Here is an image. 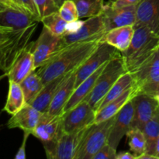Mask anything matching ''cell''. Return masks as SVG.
<instances>
[{
	"label": "cell",
	"instance_id": "1",
	"mask_svg": "<svg viewBox=\"0 0 159 159\" xmlns=\"http://www.w3.org/2000/svg\"><path fill=\"white\" fill-rule=\"evenodd\" d=\"M106 34V33H105ZM105 34L72 43L57 51L37 70L43 84L78 69L103 40Z\"/></svg>",
	"mask_w": 159,
	"mask_h": 159
},
{
	"label": "cell",
	"instance_id": "2",
	"mask_svg": "<svg viewBox=\"0 0 159 159\" xmlns=\"http://www.w3.org/2000/svg\"><path fill=\"white\" fill-rule=\"evenodd\" d=\"M134 29L130 46L121 52L126 69L130 73L134 71L159 47V34L151 28L143 26Z\"/></svg>",
	"mask_w": 159,
	"mask_h": 159
},
{
	"label": "cell",
	"instance_id": "3",
	"mask_svg": "<svg viewBox=\"0 0 159 159\" xmlns=\"http://www.w3.org/2000/svg\"><path fill=\"white\" fill-rule=\"evenodd\" d=\"M127 72L121 54L108 61L101 71L91 93L84 100L87 101L93 110L97 111L99 104L116 81Z\"/></svg>",
	"mask_w": 159,
	"mask_h": 159
},
{
	"label": "cell",
	"instance_id": "4",
	"mask_svg": "<svg viewBox=\"0 0 159 159\" xmlns=\"http://www.w3.org/2000/svg\"><path fill=\"white\" fill-rule=\"evenodd\" d=\"M115 116L102 122L95 123L89 127L81 141L75 159H92L108 143Z\"/></svg>",
	"mask_w": 159,
	"mask_h": 159
},
{
	"label": "cell",
	"instance_id": "5",
	"mask_svg": "<svg viewBox=\"0 0 159 159\" xmlns=\"http://www.w3.org/2000/svg\"><path fill=\"white\" fill-rule=\"evenodd\" d=\"M134 94H146L153 97L155 88L159 83V47L134 71Z\"/></svg>",
	"mask_w": 159,
	"mask_h": 159
},
{
	"label": "cell",
	"instance_id": "6",
	"mask_svg": "<svg viewBox=\"0 0 159 159\" xmlns=\"http://www.w3.org/2000/svg\"><path fill=\"white\" fill-rule=\"evenodd\" d=\"M36 22L29 27L16 31L7 40L0 44V71L7 72L20 52L30 43L37 27Z\"/></svg>",
	"mask_w": 159,
	"mask_h": 159
},
{
	"label": "cell",
	"instance_id": "7",
	"mask_svg": "<svg viewBox=\"0 0 159 159\" xmlns=\"http://www.w3.org/2000/svg\"><path fill=\"white\" fill-rule=\"evenodd\" d=\"M63 115L51 116L47 112L42 113L40 119L32 135L43 144L47 157L52 152L56 142L64 133L62 127Z\"/></svg>",
	"mask_w": 159,
	"mask_h": 159
},
{
	"label": "cell",
	"instance_id": "8",
	"mask_svg": "<svg viewBox=\"0 0 159 159\" xmlns=\"http://www.w3.org/2000/svg\"><path fill=\"white\" fill-rule=\"evenodd\" d=\"M120 54L117 49L102 40L94 52L76 70L75 89L99 68Z\"/></svg>",
	"mask_w": 159,
	"mask_h": 159
},
{
	"label": "cell",
	"instance_id": "9",
	"mask_svg": "<svg viewBox=\"0 0 159 159\" xmlns=\"http://www.w3.org/2000/svg\"><path fill=\"white\" fill-rule=\"evenodd\" d=\"M61 49V37L54 35L48 28L43 26L38 38L32 44L36 69L46 63Z\"/></svg>",
	"mask_w": 159,
	"mask_h": 159
},
{
	"label": "cell",
	"instance_id": "10",
	"mask_svg": "<svg viewBox=\"0 0 159 159\" xmlns=\"http://www.w3.org/2000/svg\"><path fill=\"white\" fill-rule=\"evenodd\" d=\"M96 111L87 101L83 100L63 114L64 133H71L95 124Z\"/></svg>",
	"mask_w": 159,
	"mask_h": 159
},
{
	"label": "cell",
	"instance_id": "11",
	"mask_svg": "<svg viewBox=\"0 0 159 159\" xmlns=\"http://www.w3.org/2000/svg\"><path fill=\"white\" fill-rule=\"evenodd\" d=\"M106 32L105 24L101 14L87 18L77 31L61 36V49L68 45L94 38Z\"/></svg>",
	"mask_w": 159,
	"mask_h": 159
},
{
	"label": "cell",
	"instance_id": "12",
	"mask_svg": "<svg viewBox=\"0 0 159 159\" xmlns=\"http://www.w3.org/2000/svg\"><path fill=\"white\" fill-rule=\"evenodd\" d=\"M101 15L107 32L121 26H134L136 23V6L113 8L106 3Z\"/></svg>",
	"mask_w": 159,
	"mask_h": 159
},
{
	"label": "cell",
	"instance_id": "13",
	"mask_svg": "<svg viewBox=\"0 0 159 159\" xmlns=\"http://www.w3.org/2000/svg\"><path fill=\"white\" fill-rule=\"evenodd\" d=\"M89 127L71 133L62 134L48 158L75 159L81 141Z\"/></svg>",
	"mask_w": 159,
	"mask_h": 159
},
{
	"label": "cell",
	"instance_id": "14",
	"mask_svg": "<svg viewBox=\"0 0 159 159\" xmlns=\"http://www.w3.org/2000/svg\"><path fill=\"white\" fill-rule=\"evenodd\" d=\"M134 118L131 127L143 130L145 124L155 116L159 108V102L155 97L146 94H138L132 99Z\"/></svg>",
	"mask_w": 159,
	"mask_h": 159
},
{
	"label": "cell",
	"instance_id": "15",
	"mask_svg": "<svg viewBox=\"0 0 159 159\" xmlns=\"http://www.w3.org/2000/svg\"><path fill=\"white\" fill-rule=\"evenodd\" d=\"M134 118V104L130 99L115 116L110 130L108 144L117 149L120 142L130 130Z\"/></svg>",
	"mask_w": 159,
	"mask_h": 159
},
{
	"label": "cell",
	"instance_id": "16",
	"mask_svg": "<svg viewBox=\"0 0 159 159\" xmlns=\"http://www.w3.org/2000/svg\"><path fill=\"white\" fill-rule=\"evenodd\" d=\"M32 44L33 42H30L19 54L7 72L4 74L7 76L9 81H12L20 84L32 71L36 70Z\"/></svg>",
	"mask_w": 159,
	"mask_h": 159
},
{
	"label": "cell",
	"instance_id": "17",
	"mask_svg": "<svg viewBox=\"0 0 159 159\" xmlns=\"http://www.w3.org/2000/svg\"><path fill=\"white\" fill-rule=\"evenodd\" d=\"M143 26L159 34V0H140L136 5L134 28Z\"/></svg>",
	"mask_w": 159,
	"mask_h": 159
},
{
	"label": "cell",
	"instance_id": "18",
	"mask_svg": "<svg viewBox=\"0 0 159 159\" xmlns=\"http://www.w3.org/2000/svg\"><path fill=\"white\" fill-rule=\"evenodd\" d=\"M40 20L34 16L18 9L6 8L0 11V29L20 30Z\"/></svg>",
	"mask_w": 159,
	"mask_h": 159
},
{
	"label": "cell",
	"instance_id": "19",
	"mask_svg": "<svg viewBox=\"0 0 159 159\" xmlns=\"http://www.w3.org/2000/svg\"><path fill=\"white\" fill-rule=\"evenodd\" d=\"M42 113L30 104L26 103L20 111L12 115L7 123L9 129L19 128L23 132H30L32 134L40 119Z\"/></svg>",
	"mask_w": 159,
	"mask_h": 159
},
{
	"label": "cell",
	"instance_id": "20",
	"mask_svg": "<svg viewBox=\"0 0 159 159\" xmlns=\"http://www.w3.org/2000/svg\"><path fill=\"white\" fill-rule=\"evenodd\" d=\"M77 70V69H76ZM76 70L72 71L56 93L47 113L51 116L63 115V110L75 90Z\"/></svg>",
	"mask_w": 159,
	"mask_h": 159
},
{
	"label": "cell",
	"instance_id": "21",
	"mask_svg": "<svg viewBox=\"0 0 159 159\" xmlns=\"http://www.w3.org/2000/svg\"><path fill=\"white\" fill-rule=\"evenodd\" d=\"M71 72L65 75L59 76V77L48 82V83L44 84L38 96L32 102L28 104H30L32 107H34V108L37 109L41 113H45L48 111L56 93Z\"/></svg>",
	"mask_w": 159,
	"mask_h": 159
},
{
	"label": "cell",
	"instance_id": "22",
	"mask_svg": "<svg viewBox=\"0 0 159 159\" xmlns=\"http://www.w3.org/2000/svg\"><path fill=\"white\" fill-rule=\"evenodd\" d=\"M134 30V26L114 28L106 32L103 37V41L117 49L120 53L124 52L130 46Z\"/></svg>",
	"mask_w": 159,
	"mask_h": 159
},
{
	"label": "cell",
	"instance_id": "23",
	"mask_svg": "<svg viewBox=\"0 0 159 159\" xmlns=\"http://www.w3.org/2000/svg\"><path fill=\"white\" fill-rule=\"evenodd\" d=\"M106 65H107V64H105L103 66H102L100 68H99L97 71H95L93 75H91L89 77L87 78L85 81H83V82L79 85V86L76 87V88L75 89L74 92H73V93L71 94V97L68 99V102H67L65 108H64L63 114L66 113V112H68V110L74 108V107H75V106H77L79 103H80V102H82V101H83L84 99L87 97V96L91 93L93 87H94L95 84H96V80H97L98 77H99V75H100L101 71H102L104 67L106 66Z\"/></svg>",
	"mask_w": 159,
	"mask_h": 159
},
{
	"label": "cell",
	"instance_id": "24",
	"mask_svg": "<svg viewBox=\"0 0 159 159\" xmlns=\"http://www.w3.org/2000/svg\"><path fill=\"white\" fill-rule=\"evenodd\" d=\"M134 97V88L131 87L127 89L124 94L121 95L114 100L111 101L110 103L106 105L96 113V120L95 123H100L104 120L113 117L116 113L133 98Z\"/></svg>",
	"mask_w": 159,
	"mask_h": 159
},
{
	"label": "cell",
	"instance_id": "25",
	"mask_svg": "<svg viewBox=\"0 0 159 159\" xmlns=\"http://www.w3.org/2000/svg\"><path fill=\"white\" fill-rule=\"evenodd\" d=\"M26 104L24 94L20 84L9 81V92L3 111L13 115L20 111Z\"/></svg>",
	"mask_w": 159,
	"mask_h": 159
},
{
	"label": "cell",
	"instance_id": "26",
	"mask_svg": "<svg viewBox=\"0 0 159 159\" xmlns=\"http://www.w3.org/2000/svg\"><path fill=\"white\" fill-rule=\"evenodd\" d=\"M134 85V79L132 76L131 73L126 72L124 73L123 75L120 76L119 79L116 82V83L112 86L110 91L107 93L105 97L102 100V102L99 104V107H98V110L102 109V107H105L108 103H110L111 101L114 100L115 99L120 96L121 95L124 94L127 89L133 87ZM96 111V112H97Z\"/></svg>",
	"mask_w": 159,
	"mask_h": 159
},
{
	"label": "cell",
	"instance_id": "27",
	"mask_svg": "<svg viewBox=\"0 0 159 159\" xmlns=\"http://www.w3.org/2000/svg\"><path fill=\"white\" fill-rule=\"evenodd\" d=\"M20 85L24 94L26 103H30L38 96L44 84L36 69L23 79Z\"/></svg>",
	"mask_w": 159,
	"mask_h": 159
},
{
	"label": "cell",
	"instance_id": "28",
	"mask_svg": "<svg viewBox=\"0 0 159 159\" xmlns=\"http://www.w3.org/2000/svg\"><path fill=\"white\" fill-rule=\"evenodd\" d=\"M146 139V153L154 155L155 143L159 136V108L155 116L145 124L142 130Z\"/></svg>",
	"mask_w": 159,
	"mask_h": 159
},
{
	"label": "cell",
	"instance_id": "29",
	"mask_svg": "<svg viewBox=\"0 0 159 159\" xmlns=\"http://www.w3.org/2000/svg\"><path fill=\"white\" fill-rule=\"evenodd\" d=\"M79 19L89 18L102 13L104 8V0H74Z\"/></svg>",
	"mask_w": 159,
	"mask_h": 159
},
{
	"label": "cell",
	"instance_id": "30",
	"mask_svg": "<svg viewBox=\"0 0 159 159\" xmlns=\"http://www.w3.org/2000/svg\"><path fill=\"white\" fill-rule=\"evenodd\" d=\"M126 136L128 139L130 152L136 156V159L138 156L145 153L147 144L145 137L141 129L138 127H131Z\"/></svg>",
	"mask_w": 159,
	"mask_h": 159
},
{
	"label": "cell",
	"instance_id": "31",
	"mask_svg": "<svg viewBox=\"0 0 159 159\" xmlns=\"http://www.w3.org/2000/svg\"><path fill=\"white\" fill-rule=\"evenodd\" d=\"M40 22L43 23V26L56 36L61 37L66 32L68 23L59 15L58 12L43 17Z\"/></svg>",
	"mask_w": 159,
	"mask_h": 159
},
{
	"label": "cell",
	"instance_id": "32",
	"mask_svg": "<svg viewBox=\"0 0 159 159\" xmlns=\"http://www.w3.org/2000/svg\"><path fill=\"white\" fill-rule=\"evenodd\" d=\"M64 1L65 0H34L40 21L43 17L58 12Z\"/></svg>",
	"mask_w": 159,
	"mask_h": 159
},
{
	"label": "cell",
	"instance_id": "33",
	"mask_svg": "<svg viewBox=\"0 0 159 159\" xmlns=\"http://www.w3.org/2000/svg\"><path fill=\"white\" fill-rule=\"evenodd\" d=\"M58 13L67 23L80 20L74 0H65L59 8Z\"/></svg>",
	"mask_w": 159,
	"mask_h": 159
},
{
	"label": "cell",
	"instance_id": "34",
	"mask_svg": "<svg viewBox=\"0 0 159 159\" xmlns=\"http://www.w3.org/2000/svg\"><path fill=\"white\" fill-rule=\"evenodd\" d=\"M116 150L107 143L103 146L92 159H116Z\"/></svg>",
	"mask_w": 159,
	"mask_h": 159
},
{
	"label": "cell",
	"instance_id": "35",
	"mask_svg": "<svg viewBox=\"0 0 159 159\" xmlns=\"http://www.w3.org/2000/svg\"><path fill=\"white\" fill-rule=\"evenodd\" d=\"M140 0H110L107 3L110 6L113 8L124 7V6H136Z\"/></svg>",
	"mask_w": 159,
	"mask_h": 159
},
{
	"label": "cell",
	"instance_id": "36",
	"mask_svg": "<svg viewBox=\"0 0 159 159\" xmlns=\"http://www.w3.org/2000/svg\"><path fill=\"white\" fill-rule=\"evenodd\" d=\"M24 9H26V12L30 13V15L34 16L36 18L40 20V17H39L38 12H37V7H36V4L34 0H21Z\"/></svg>",
	"mask_w": 159,
	"mask_h": 159
},
{
	"label": "cell",
	"instance_id": "37",
	"mask_svg": "<svg viewBox=\"0 0 159 159\" xmlns=\"http://www.w3.org/2000/svg\"><path fill=\"white\" fill-rule=\"evenodd\" d=\"M23 142H22L21 146L19 148L18 152H17L15 158L16 159H25L26 158V142H27L28 138L31 134L30 132H23Z\"/></svg>",
	"mask_w": 159,
	"mask_h": 159
},
{
	"label": "cell",
	"instance_id": "38",
	"mask_svg": "<svg viewBox=\"0 0 159 159\" xmlns=\"http://www.w3.org/2000/svg\"><path fill=\"white\" fill-rule=\"evenodd\" d=\"M18 30H3L0 29V44L4 43L9 37H12L14 34Z\"/></svg>",
	"mask_w": 159,
	"mask_h": 159
},
{
	"label": "cell",
	"instance_id": "39",
	"mask_svg": "<svg viewBox=\"0 0 159 159\" xmlns=\"http://www.w3.org/2000/svg\"><path fill=\"white\" fill-rule=\"evenodd\" d=\"M0 2H1L2 4L6 6L7 7H9V8H12V9H18V10L23 11V9H22L21 8L18 6V4L16 2L15 0H0ZM23 12H25V11H23Z\"/></svg>",
	"mask_w": 159,
	"mask_h": 159
},
{
	"label": "cell",
	"instance_id": "40",
	"mask_svg": "<svg viewBox=\"0 0 159 159\" xmlns=\"http://www.w3.org/2000/svg\"><path fill=\"white\" fill-rule=\"evenodd\" d=\"M116 159H136V156L130 152H120L116 154Z\"/></svg>",
	"mask_w": 159,
	"mask_h": 159
},
{
	"label": "cell",
	"instance_id": "41",
	"mask_svg": "<svg viewBox=\"0 0 159 159\" xmlns=\"http://www.w3.org/2000/svg\"><path fill=\"white\" fill-rule=\"evenodd\" d=\"M154 156H155L157 159H159V136H158V139H157L156 143H155Z\"/></svg>",
	"mask_w": 159,
	"mask_h": 159
},
{
	"label": "cell",
	"instance_id": "42",
	"mask_svg": "<svg viewBox=\"0 0 159 159\" xmlns=\"http://www.w3.org/2000/svg\"><path fill=\"white\" fill-rule=\"evenodd\" d=\"M137 159H157L155 158L154 155H150V154H148V153H144L143 155H140V156H138Z\"/></svg>",
	"mask_w": 159,
	"mask_h": 159
},
{
	"label": "cell",
	"instance_id": "43",
	"mask_svg": "<svg viewBox=\"0 0 159 159\" xmlns=\"http://www.w3.org/2000/svg\"><path fill=\"white\" fill-rule=\"evenodd\" d=\"M15 1H16V2L17 4H18V6H20V7L21 8V9H23V11H25V12H26V9H24V7H23V3H22L21 0H15ZM29 14H30V13H29Z\"/></svg>",
	"mask_w": 159,
	"mask_h": 159
},
{
	"label": "cell",
	"instance_id": "44",
	"mask_svg": "<svg viewBox=\"0 0 159 159\" xmlns=\"http://www.w3.org/2000/svg\"><path fill=\"white\" fill-rule=\"evenodd\" d=\"M158 95H159V83L158 84V85L156 86V88H155V91H154L153 97H155V96H158Z\"/></svg>",
	"mask_w": 159,
	"mask_h": 159
},
{
	"label": "cell",
	"instance_id": "45",
	"mask_svg": "<svg viewBox=\"0 0 159 159\" xmlns=\"http://www.w3.org/2000/svg\"><path fill=\"white\" fill-rule=\"evenodd\" d=\"M6 8H9V7H7V6H5V5L2 4V3L0 2V11L4 10V9H6Z\"/></svg>",
	"mask_w": 159,
	"mask_h": 159
},
{
	"label": "cell",
	"instance_id": "46",
	"mask_svg": "<svg viewBox=\"0 0 159 159\" xmlns=\"http://www.w3.org/2000/svg\"><path fill=\"white\" fill-rule=\"evenodd\" d=\"M155 99H157V100H158V102H159V95H158V96H155Z\"/></svg>",
	"mask_w": 159,
	"mask_h": 159
},
{
	"label": "cell",
	"instance_id": "47",
	"mask_svg": "<svg viewBox=\"0 0 159 159\" xmlns=\"http://www.w3.org/2000/svg\"><path fill=\"white\" fill-rule=\"evenodd\" d=\"M4 76H6V75H2V76H0V80H1V79H2V77H4Z\"/></svg>",
	"mask_w": 159,
	"mask_h": 159
}]
</instances>
